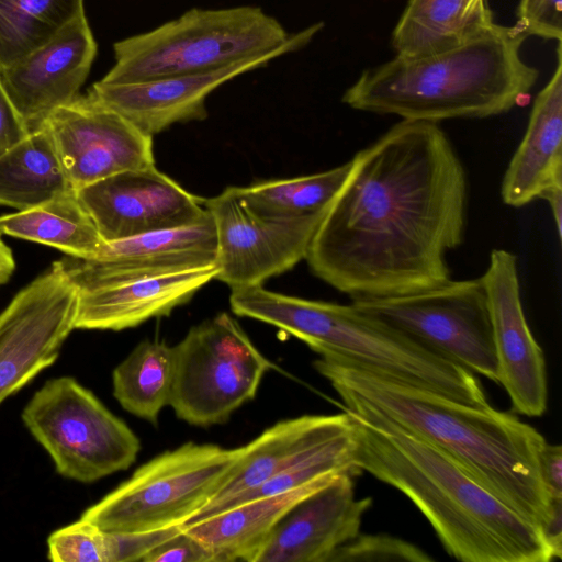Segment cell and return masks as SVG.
Returning a JSON list of instances; mask_svg holds the SVG:
<instances>
[{
    "instance_id": "obj_5",
    "label": "cell",
    "mask_w": 562,
    "mask_h": 562,
    "mask_svg": "<svg viewBox=\"0 0 562 562\" xmlns=\"http://www.w3.org/2000/svg\"><path fill=\"white\" fill-rule=\"evenodd\" d=\"M234 314L272 325L305 342L319 356L358 363L457 402L485 406L474 373L423 347L353 303L307 300L265 289L232 290Z\"/></svg>"
},
{
    "instance_id": "obj_11",
    "label": "cell",
    "mask_w": 562,
    "mask_h": 562,
    "mask_svg": "<svg viewBox=\"0 0 562 562\" xmlns=\"http://www.w3.org/2000/svg\"><path fill=\"white\" fill-rule=\"evenodd\" d=\"M78 289L63 259L0 313V404L55 362L75 329Z\"/></svg>"
},
{
    "instance_id": "obj_24",
    "label": "cell",
    "mask_w": 562,
    "mask_h": 562,
    "mask_svg": "<svg viewBox=\"0 0 562 562\" xmlns=\"http://www.w3.org/2000/svg\"><path fill=\"white\" fill-rule=\"evenodd\" d=\"M493 22L486 0H408L392 45L398 56L423 57L459 46Z\"/></svg>"
},
{
    "instance_id": "obj_10",
    "label": "cell",
    "mask_w": 562,
    "mask_h": 562,
    "mask_svg": "<svg viewBox=\"0 0 562 562\" xmlns=\"http://www.w3.org/2000/svg\"><path fill=\"white\" fill-rule=\"evenodd\" d=\"M351 303L430 351L497 382L492 323L480 278L451 279L424 292Z\"/></svg>"
},
{
    "instance_id": "obj_26",
    "label": "cell",
    "mask_w": 562,
    "mask_h": 562,
    "mask_svg": "<svg viewBox=\"0 0 562 562\" xmlns=\"http://www.w3.org/2000/svg\"><path fill=\"white\" fill-rule=\"evenodd\" d=\"M71 190L45 124L0 153V205L23 211Z\"/></svg>"
},
{
    "instance_id": "obj_18",
    "label": "cell",
    "mask_w": 562,
    "mask_h": 562,
    "mask_svg": "<svg viewBox=\"0 0 562 562\" xmlns=\"http://www.w3.org/2000/svg\"><path fill=\"white\" fill-rule=\"evenodd\" d=\"M97 55L86 14L29 55L0 70V81L29 131L79 95Z\"/></svg>"
},
{
    "instance_id": "obj_6",
    "label": "cell",
    "mask_w": 562,
    "mask_h": 562,
    "mask_svg": "<svg viewBox=\"0 0 562 562\" xmlns=\"http://www.w3.org/2000/svg\"><path fill=\"white\" fill-rule=\"evenodd\" d=\"M291 36L258 5L192 8L157 27L113 44V67L100 80L125 83L213 70L269 53Z\"/></svg>"
},
{
    "instance_id": "obj_19",
    "label": "cell",
    "mask_w": 562,
    "mask_h": 562,
    "mask_svg": "<svg viewBox=\"0 0 562 562\" xmlns=\"http://www.w3.org/2000/svg\"><path fill=\"white\" fill-rule=\"evenodd\" d=\"M355 475L342 473L299 502L278 522L256 562H330L360 533L371 497L358 499Z\"/></svg>"
},
{
    "instance_id": "obj_2",
    "label": "cell",
    "mask_w": 562,
    "mask_h": 562,
    "mask_svg": "<svg viewBox=\"0 0 562 562\" xmlns=\"http://www.w3.org/2000/svg\"><path fill=\"white\" fill-rule=\"evenodd\" d=\"M313 366L345 408L372 411L441 450L541 530L550 498L540 462L547 440L536 428L490 404L457 402L341 358L321 356Z\"/></svg>"
},
{
    "instance_id": "obj_9",
    "label": "cell",
    "mask_w": 562,
    "mask_h": 562,
    "mask_svg": "<svg viewBox=\"0 0 562 562\" xmlns=\"http://www.w3.org/2000/svg\"><path fill=\"white\" fill-rule=\"evenodd\" d=\"M172 348L175 376L169 406L179 419L199 427L226 423L255 397L272 368L225 312L191 327Z\"/></svg>"
},
{
    "instance_id": "obj_35",
    "label": "cell",
    "mask_w": 562,
    "mask_h": 562,
    "mask_svg": "<svg viewBox=\"0 0 562 562\" xmlns=\"http://www.w3.org/2000/svg\"><path fill=\"white\" fill-rule=\"evenodd\" d=\"M541 476L550 499H562V448L547 442L541 453Z\"/></svg>"
},
{
    "instance_id": "obj_30",
    "label": "cell",
    "mask_w": 562,
    "mask_h": 562,
    "mask_svg": "<svg viewBox=\"0 0 562 562\" xmlns=\"http://www.w3.org/2000/svg\"><path fill=\"white\" fill-rule=\"evenodd\" d=\"M434 559L415 544L390 535H362L341 546L330 562H429Z\"/></svg>"
},
{
    "instance_id": "obj_15",
    "label": "cell",
    "mask_w": 562,
    "mask_h": 562,
    "mask_svg": "<svg viewBox=\"0 0 562 562\" xmlns=\"http://www.w3.org/2000/svg\"><path fill=\"white\" fill-rule=\"evenodd\" d=\"M77 194L105 241L192 225L211 215L204 200L156 166L112 175Z\"/></svg>"
},
{
    "instance_id": "obj_36",
    "label": "cell",
    "mask_w": 562,
    "mask_h": 562,
    "mask_svg": "<svg viewBox=\"0 0 562 562\" xmlns=\"http://www.w3.org/2000/svg\"><path fill=\"white\" fill-rule=\"evenodd\" d=\"M541 199H544L551 210V214L555 224L557 234L561 239L562 234V186L553 187L546 191Z\"/></svg>"
},
{
    "instance_id": "obj_13",
    "label": "cell",
    "mask_w": 562,
    "mask_h": 562,
    "mask_svg": "<svg viewBox=\"0 0 562 562\" xmlns=\"http://www.w3.org/2000/svg\"><path fill=\"white\" fill-rule=\"evenodd\" d=\"M323 27L324 22L313 23L291 33L284 44L269 53L213 70L125 83L98 81L89 92L153 137L176 123L206 119V99L214 90L240 75L266 67L278 57L302 49Z\"/></svg>"
},
{
    "instance_id": "obj_23",
    "label": "cell",
    "mask_w": 562,
    "mask_h": 562,
    "mask_svg": "<svg viewBox=\"0 0 562 562\" xmlns=\"http://www.w3.org/2000/svg\"><path fill=\"white\" fill-rule=\"evenodd\" d=\"M337 475H326L284 493L250 499L182 528L202 541L214 553L216 562H256L285 514Z\"/></svg>"
},
{
    "instance_id": "obj_32",
    "label": "cell",
    "mask_w": 562,
    "mask_h": 562,
    "mask_svg": "<svg viewBox=\"0 0 562 562\" xmlns=\"http://www.w3.org/2000/svg\"><path fill=\"white\" fill-rule=\"evenodd\" d=\"M562 0H520L517 27L527 36L562 40Z\"/></svg>"
},
{
    "instance_id": "obj_28",
    "label": "cell",
    "mask_w": 562,
    "mask_h": 562,
    "mask_svg": "<svg viewBox=\"0 0 562 562\" xmlns=\"http://www.w3.org/2000/svg\"><path fill=\"white\" fill-rule=\"evenodd\" d=\"M349 161L313 175L257 181L234 187L247 206L272 218H301L326 214L344 183Z\"/></svg>"
},
{
    "instance_id": "obj_7",
    "label": "cell",
    "mask_w": 562,
    "mask_h": 562,
    "mask_svg": "<svg viewBox=\"0 0 562 562\" xmlns=\"http://www.w3.org/2000/svg\"><path fill=\"white\" fill-rule=\"evenodd\" d=\"M240 453L187 442L140 465L80 516L102 530L147 532L183 526L216 494Z\"/></svg>"
},
{
    "instance_id": "obj_4",
    "label": "cell",
    "mask_w": 562,
    "mask_h": 562,
    "mask_svg": "<svg viewBox=\"0 0 562 562\" xmlns=\"http://www.w3.org/2000/svg\"><path fill=\"white\" fill-rule=\"evenodd\" d=\"M527 35L495 22L453 48L393 59L364 70L342 95L348 106L405 121L439 123L510 111L538 70L520 55Z\"/></svg>"
},
{
    "instance_id": "obj_29",
    "label": "cell",
    "mask_w": 562,
    "mask_h": 562,
    "mask_svg": "<svg viewBox=\"0 0 562 562\" xmlns=\"http://www.w3.org/2000/svg\"><path fill=\"white\" fill-rule=\"evenodd\" d=\"M85 14L83 0H0V70Z\"/></svg>"
},
{
    "instance_id": "obj_16",
    "label": "cell",
    "mask_w": 562,
    "mask_h": 562,
    "mask_svg": "<svg viewBox=\"0 0 562 562\" xmlns=\"http://www.w3.org/2000/svg\"><path fill=\"white\" fill-rule=\"evenodd\" d=\"M480 279L492 323L497 383L509 395L515 412L539 417L548 401L546 362L524 313L516 255L493 249Z\"/></svg>"
},
{
    "instance_id": "obj_12",
    "label": "cell",
    "mask_w": 562,
    "mask_h": 562,
    "mask_svg": "<svg viewBox=\"0 0 562 562\" xmlns=\"http://www.w3.org/2000/svg\"><path fill=\"white\" fill-rule=\"evenodd\" d=\"M204 205L216 232L215 279L232 290L262 285L305 259L325 216L265 217L251 211L234 187L204 200Z\"/></svg>"
},
{
    "instance_id": "obj_3",
    "label": "cell",
    "mask_w": 562,
    "mask_h": 562,
    "mask_svg": "<svg viewBox=\"0 0 562 562\" xmlns=\"http://www.w3.org/2000/svg\"><path fill=\"white\" fill-rule=\"evenodd\" d=\"M355 425V463L405 494L445 550L463 562H550L538 526L499 501L441 450L363 407Z\"/></svg>"
},
{
    "instance_id": "obj_33",
    "label": "cell",
    "mask_w": 562,
    "mask_h": 562,
    "mask_svg": "<svg viewBox=\"0 0 562 562\" xmlns=\"http://www.w3.org/2000/svg\"><path fill=\"white\" fill-rule=\"evenodd\" d=\"M143 562H216L214 553L198 538L181 529L142 560Z\"/></svg>"
},
{
    "instance_id": "obj_27",
    "label": "cell",
    "mask_w": 562,
    "mask_h": 562,
    "mask_svg": "<svg viewBox=\"0 0 562 562\" xmlns=\"http://www.w3.org/2000/svg\"><path fill=\"white\" fill-rule=\"evenodd\" d=\"M173 376L172 346L144 340L114 369L113 395L130 414L156 425L170 403Z\"/></svg>"
},
{
    "instance_id": "obj_21",
    "label": "cell",
    "mask_w": 562,
    "mask_h": 562,
    "mask_svg": "<svg viewBox=\"0 0 562 562\" xmlns=\"http://www.w3.org/2000/svg\"><path fill=\"white\" fill-rule=\"evenodd\" d=\"M216 266L150 279L78 289L75 329L123 330L168 316L215 279Z\"/></svg>"
},
{
    "instance_id": "obj_14",
    "label": "cell",
    "mask_w": 562,
    "mask_h": 562,
    "mask_svg": "<svg viewBox=\"0 0 562 562\" xmlns=\"http://www.w3.org/2000/svg\"><path fill=\"white\" fill-rule=\"evenodd\" d=\"M75 191L112 175L155 166L153 137L89 91L44 123Z\"/></svg>"
},
{
    "instance_id": "obj_22",
    "label": "cell",
    "mask_w": 562,
    "mask_h": 562,
    "mask_svg": "<svg viewBox=\"0 0 562 562\" xmlns=\"http://www.w3.org/2000/svg\"><path fill=\"white\" fill-rule=\"evenodd\" d=\"M562 186V44L557 66L538 93L526 132L503 176L501 196L512 207L525 206Z\"/></svg>"
},
{
    "instance_id": "obj_20",
    "label": "cell",
    "mask_w": 562,
    "mask_h": 562,
    "mask_svg": "<svg viewBox=\"0 0 562 562\" xmlns=\"http://www.w3.org/2000/svg\"><path fill=\"white\" fill-rule=\"evenodd\" d=\"M353 428L345 412L281 420L240 447V453L212 499L187 524L204 519L226 501L252 490Z\"/></svg>"
},
{
    "instance_id": "obj_31",
    "label": "cell",
    "mask_w": 562,
    "mask_h": 562,
    "mask_svg": "<svg viewBox=\"0 0 562 562\" xmlns=\"http://www.w3.org/2000/svg\"><path fill=\"white\" fill-rule=\"evenodd\" d=\"M47 547L50 561L104 562V530L80 518L50 533Z\"/></svg>"
},
{
    "instance_id": "obj_25",
    "label": "cell",
    "mask_w": 562,
    "mask_h": 562,
    "mask_svg": "<svg viewBox=\"0 0 562 562\" xmlns=\"http://www.w3.org/2000/svg\"><path fill=\"white\" fill-rule=\"evenodd\" d=\"M0 235L50 246L78 259L95 257L105 243L75 190L1 215Z\"/></svg>"
},
{
    "instance_id": "obj_8",
    "label": "cell",
    "mask_w": 562,
    "mask_h": 562,
    "mask_svg": "<svg viewBox=\"0 0 562 562\" xmlns=\"http://www.w3.org/2000/svg\"><path fill=\"white\" fill-rule=\"evenodd\" d=\"M22 419L56 471L78 482L128 469L140 450L134 431L70 376L48 380L29 401Z\"/></svg>"
},
{
    "instance_id": "obj_17",
    "label": "cell",
    "mask_w": 562,
    "mask_h": 562,
    "mask_svg": "<svg viewBox=\"0 0 562 562\" xmlns=\"http://www.w3.org/2000/svg\"><path fill=\"white\" fill-rule=\"evenodd\" d=\"M77 289H90L216 266L210 215L202 222L105 241L91 259H63Z\"/></svg>"
},
{
    "instance_id": "obj_1",
    "label": "cell",
    "mask_w": 562,
    "mask_h": 562,
    "mask_svg": "<svg viewBox=\"0 0 562 562\" xmlns=\"http://www.w3.org/2000/svg\"><path fill=\"white\" fill-rule=\"evenodd\" d=\"M306 261L355 300L424 292L451 280L464 239L468 179L438 123L402 120L349 160Z\"/></svg>"
},
{
    "instance_id": "obj_37",
    "label": "cell",
    "mask_w": 562,
    "mask_h": 562,
    "mask_svg": "<svg viewBox=\"0 0 562 562\" xmlns=\"http://www.w3.org/2000/svg\"><path fill=\"white\" fill-rule=\"evenodd\" d=\"M15 270V259L11 248L0 235V286L5 284Z\"/></svg>"
},
{
    "instance_id": "obj_34",
    "label": "cell",
    "mask_w": 562,
    "mask_h": 562,
    "mask_svg": "<svg viewBox=\"0 0 562 562\" xmlns=\"http://www.w3.org/2000/svg\"><path fill=\"white\" fill-rule=\"evenodd\" d=\"M30 133L0 81V153Z\"/></svg>"
}]
</instances>
